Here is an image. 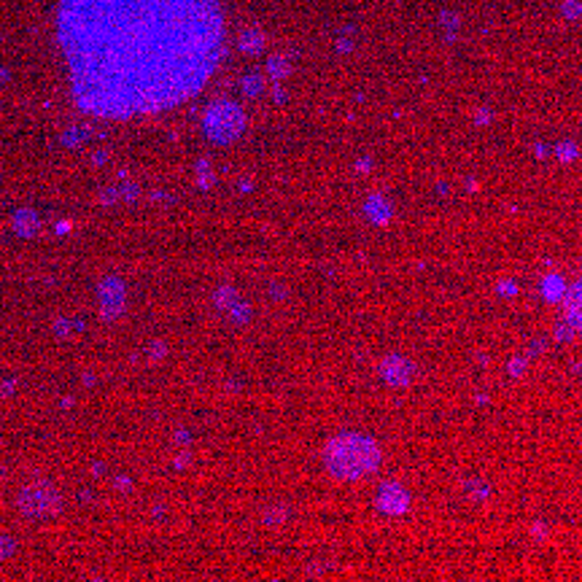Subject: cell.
Instances as JSON below:
<instances>
[{"label":"cell","mask_w":582,"mask_h":582,"mask_svg":"<svg viewBox=\"0 0 582 582\" xmlns=\"http://www.w3.org/2000/svg\"><path fill=\"white\" fill-rule=\"evenodd\" d=\"M57 38L79 108L162 113L203 89L224 55L221 0H60Z\"/></svg>","instance_id":"6da1fadb"},{"label":"cell","mask_w":582,"mask_h":582,"mask_svg":"<svg viewBox=\"0 0 582 582\" xmlns=\"http://www.w3.org/2000/svg\"><path fill=\"white\" fill-rule=\"evenodd\" d=\"M324 466L337 480H359L380 466V447L364 434H337L324 447Z\"/></svg>","instance_id":"7a4b0ae2"},{"label":"cell","mask_w":582,"mask_h":582,"mask_svg":"<svg viewBox=\"0 0 582 582\" xmlns=\"http://www.w3.org/2000/svg\"><path fill=\"white\" fill-rule=\"evenodd\" d=\"M245 113L232 100H218L205 111V135L213 143H232L243 135Z\"/></svg>","instance_id":"3957f363"},{"label":"cell","mask_w":582,"mask_h":582,"mask_svg":"<svg viewBox=\"0 0 582 582\" xmlns=\"http://www.w3.org/2000/svg\"><path fill=\"white\" fill-rule=\"evenodd\" d=\"M16 507L28 517H49V515L60 513L62 499H60L55 486H49V483H30V486L19 491Z\"/></svg>","instance_id":"277c9868"},{"label":"cell","mask_w":582,"mask_h":582,"mask_svg":"<svg viewBox=\"0 0 582 582\" xmlns=\"http://www.w3.org/2000/svg\"><path fill=\"white\" fill-rule=\"evenodd\" d=\"M97 299H100V313H103V318H116V315H122V310H124L127 289H124V284L116 278V275H108V278H103L100 286H97Z\"/></svg>","instance_id":"5b68a950"},{"label":"cell","mask_w":582,"mask_h":582,"mask_svg":"<svg viewBox=\"0 0 582 582\" xmlns=\"http://www.w3.org/2000/svg\"><path fill=\"white\" fill-rule=\"evenodd\" d=\"M380 378L386 380L388 386H393V388H402V386H407L410 380L415 378V364L410 359H405V356H399V353H391V356H386L380 362Z\"/></svg>","instance_id":"8992f818"},{"label":"cell","mask_w":582,"mask_h":582,"mask_svg":"<svg viewBox=\"0 0 582 582\" xmlns=\"http://www.w3.org/2000/svg\"><path fill=\"white\" fill-rule=\"evenodd\" d=\"M380 513L386 515H402L410 507V493L399 483H383L378 491V499H375Z\"/></svg>","instance_id":"52a82bcc"},{"label":"cell","mask_w":582,"mask_h":582,"mask_svg":"<svg viewBox=\"0 0 582 582\" xmlns=\"http://www.w3.org/2000/svg\"><path fill=\"white\" fill-rule=\"evenodd\" d=\"M11 227H14L16 235L33 237V235H38V230H41V216H38V211H33V208H19V211H14V216H11Z\"/></svg>","instance_id":"ba28073f"},{"label":"cell","mask_w":582,"mask_h":582,"mask_svg":"<svg viewBox=\"0 0 582 582\" xmlns=\"http://www.w3.org/2000/svg\"><path fill=\"white\" fill-rule=\"evenodd\" d=\"M564 308H566L569 324L574 326L577 332H582V281L574 284L566 294H564Z\"/></svg>","instance_id":"9c48e42d"},{"label":"cell","mask_w":582,"mask_h":582,"mask_svg":"<svg viewBox=\"0 0 582 582\" xmlns=\"http://www.w3.org/2000/svg\"><path fill=\"white\" fill-rule=\"evenodd\" d=\"M364 211H366V216L372 218L375 224H386V221L391 218V213H393L391 203H388L383 194H372V197L366 200Z\"/></svg>","instance_id":"30bf717a"},{"label":"cell","mask_w":582,"mask_h":582,"mask_svg":"<svg viewBox=\"0 0 582 582\" xmlns=\"http://www.w3.org/2000/svg\"><path fill=\"white\" fill-rule=\"evenodd\" d=\"M84 329V321H79V318H68V315H60L55 321V335L60 340H68L73 337V335H79Z\"/></svg>","instance_id":"8fae6325"},{"label":"cell","mask_w":582,"mask_h":582,"mask_svg":"<svg viewBox=\"0 0 582 582\" xmlns=\"http://www.w3.org/2000/svg\"><path fill=\"white\" fill-rule=\"evenodd\" d=\"M89 130L86 127H68L62 135H60V140H62V146H68V149H79V146H84L86 140H89Z\"/></svg>","instance_id":"7c38bea8"},{"label":"cell","mask_w":582,"mask_h":582,"mask_svg":"<svg viewBox=\"0 0 582 582\" xmlns=\"http://www.w3.org/2000/svg\"><path fill=\"white\" fill-rule=\"evenodd\" d=\"M237 291H235V289H232V286H221V289H216V291H213V305H216L218 310H230L232 305H235V302H237Z\"/></svg>","instance_id":"4fadbf2b"},{"label":"cell","mask_w":582,"mask_h":582,"mask_svg":"<svg viewBox=\"0 0 582 582\" xmlns=\"http://www.w3.org/2000/svg\"><path fill=\"white\" fill-rule=\"evenodd\" d=\"M542 294H544V299H561L566 294V286H564V281L558 275H547L542 281Z\"/></svg>","instance_id":"5bb4252c"},{"label":"cell","mask_w":582,"mask_h":582,"mask_svg":"<svg viewBox=\"0 0 582 582\" xmlns=\"http://www.w3.org/2000/svg\"><path fill=\"white\" fill-rule=\"evenodd\" d=\"M262 46H264V38H262L259 30H248V33H243V38H240V49H243V52L257 55Z\"/></svg>","instance_id":"9a60e30c"},{"label":"cell","mask_w":582,"mask_h":582,"mask_svg":"<svg viewBox=\"0 0 582 582\" xmlns=\"http://www.w3.org/2000/svg\"><path fill=\"white\" fill-rule=\"evenodd\" d=\"M194 173H197V184H200V189H211V186H213L216 176H213V170H211V162H208V160H200L197 167H194Z\"/></svg>","instance_id":"2e32d148"},{"label":"cell","mask_w":582,"mask_h":582,"mask_svg":"<svg viewBox=\"0 0 582 582\" xmlns=\"http://www.w3.org/2000/svg\"><path fill=\"white\" fill-rule=\"evenodd\" d=\"M227 313H230V318L235 324H248V321H251V305L243 302V299H237Z\"/></svg>","instance_id":"e0dca14e"},{"label":"cell","mask_w":582,"mask_h":582,"mask_svg":"<svg viewBox=\"0 0 582 582\" xmlns=\"http://www.w3.org/2000/svg\"><path fill=\"white\" fill-rule=\"evenodd\" d=\"M464 491H466L474 501H483L491 496V488H488V483H483V480H466V483H464Z\"/></svg>","instance_id":"ac0fdd59"},{"label":"cell","mask_w":582,"mask_h":582,"mask_svg":"<svg viewBox=\"0 0 582 582\" xmlns=\"http://www.w3.org/2000/svg\"><path fill=\"white\" fill-rule=\"evenodd\" d=\"M243 92L248 97H257L264 92V79L259 76V73H251V76H245L243 79Z\"/></svg>","instance_id":"d6986e66"},{"label":"cell","mask_w":582,"mask_h":582,"mask_svg":"<svg viewBox=\"0 0 582 582\" xmlns=\"http://www.w3.org/2000/svg\"><path fill=\"white\" fill-rule=\"evenodd\" d=\"M119 194H122V203H135L140 197V186L135 181H127V176H124L122 184H119Z\"/></svg>","instance_id":"ffe728a7"},{"label":"cell","mask_w":582,"mask_h":582,"mask_svg":"<svg viewBox=\"0 0 582 582\" xmlns=\"http://www.w3.org/2000/svg\"><path fill=\"white\" fill-rule=\"evenodd\" d=\"M286 517H289V507L278 504V507H270V510L264 513V523H267V526H281V523H286Z\"/></svg>","instance_id":"44dd1931"},{"label":"cell","mask_w":582,"mask_h":582,"mask_svg":"<svg viewBox=\"0 0 582 582\" xmlns=\"http://www.w3.org/2000/svg\"><path fill=\"white\" fill-rule=\"evenodd\" d=\"M267 70H270V76L275 82H281V79L289 76V62H286L284 57H272L270 62H267Z\"/></svg>","instance_id":"7402d4cb"},{"label":"cell","mask_w":582,"mask_h":582,"mask_svg":"<svg viewBox=\"0 0 582 582\" xmlns=\"http://www.w3.org/2000/svg\"><path fill=\"white\" fill-rule=\"evenodd\" d=\"M122 203V194H119V184H111V186H106V189H100V205H116Z\"/></svg>","instance_id":"603a6c76"},{"label":"cell","mask_w":582,"mask_h":582,"mask_svg":"<svg viewBox=\"0 0 582 582\" xmlns=\"http://www.w3.org/2000/svg\"><path fill=\"white\" fill-rule=\"evenodd\" d=\"M14 553H16V539L9 537V534H0V561L11 558Z\"/></svg>","instance_id":"cb8c5ba5"},{"label":"cell","mask_w":582,"mask_h":582,"mask_svg":"<svg viewBox=\"0 0 582 582\" xmlns=\"http://www.w3.org/2000/svg\"><path fill=\"white\" fill-rule=\"evenodd\" d=\"M146 353H149V362H154V364H157V362H162L164 356H167V345H164L162 340H154Z\"/></svg>","instance_id":"d4e9b609"},{"label":"cell","mask_w":582,"mask_h":582,"mask_svg":"<svg viewBox=\"0 0 582 582\" xmlns=\"http://www.w3.org/2000/svg\"><path fill=\"white\" fill-rule=\"evenodd\" d=\"M526 366H528V356H515L507 369H510V375H513V378H520V375L526 372Z\"/></svg>","instance_id":"484cf974"},{"label":"cell","mask_w":582,"mask_h":582,"mask_svg":"<svg viewBox=\"0 0 582 582\" xmlns=\"http://www.w3.org/2000/svg\"><path fill=\"white\" fill-rule=\"evenodd\" d=\"M571 332H574V326L569 324V321H561V324L555 326V337L561 340V342H564V340H571Z\"/></svg>","instance_id":"4316f807"},{"label":"cell","mask_w":582,"mask_h":582,"mask_svg":"<svg viewBox=\"0 0 582 582\" xmlns=\"http://www.w3.org/2000/svg\"><path fill=\"white\" fill-rule=\"evenodd\" d=\"M555 151H558V157H561L564 162H569V160H574V157H577V149H574L571 143H561Z\"/></svg>","instance_id":"83f0119b"},{"label":"cell","mask_w":582,"mask_h":582,"mask_svg":"<svg viewBox=\"0 0 582 582\" xmlns=\"http://www.w3.org/2000/svg\"><path fill=\"white\" fill-rule=\"evenodd\" d=\"M173 442L181 447H186L191 442V432H186V429H176V432H173Z\"/></svg>","instance_id":"f1b7e54d"},{"label":"cell","mask_w":582,"mask_h":582,"mask_svg":"<svg viewBox=\"0 0 582 582\" xmlns=\"http://www.w3.org/2000/svg\"><path fill=\"white\" fill-rule=\"evenodd\" d=\"M496 291L504 294V297H513V294H517V284H515V281H501V284L496 286Z\"/></svg>","instance_id":"f546056e"},{"label":"cell","mask_w":582,"mask_h":582,"mask_svg":"<svg viewBox=\"0 0 582 582\" xmlns=\"http://www.w3.org/2000/svg\"><path fill=\"white\" fill-rule=\"evenodd\" d=\"M113 486H116V491H122V493H127V491H133V480H130L127 474H119V477L113 480Z\"/></svg>","instance_id":"4dcf8cb0"},{"label":"cell","mask_w":582,"mask_h":582,"mask_svg":"<svg viewBox=\"0 0 582 582\" xmlns=\"http://www.w3.org/2000/svg\"><path fill=\"white\" fill-rule=\"evenodd\" d=\"M173 464H176V469H186L191 464V453L189 450H184V453H178L176 459H173Z\"/></svg>","instance_id":"1f68e13d"},{"label":"cell","mask_w":582,"mask_h":582,"mask_svg":"<svg viewBox=\"0 0 582 582\" xmlns=\"http://www.w3.org/2000/svg\"><path fill=\"white\" fill-rule=\"evenodd\" d=\"M16 391V380L9 378L6 383H0V396H11V393Z\"/></svg>","instance_id":"d6a6232c"},{"label":"cell","mask_w":582,"mask_h":582,"mask_svg":"<svg viewBox=\"0 0 582 582\" xmlns=\"http://www.w3.org/2000/svg\"><path fill=\"white\" fill-rule=\"evenodd\" d=\"M151 200H154V203L173 205V197H170V194H164V191H154V194H151Z\"/></svg>","instance_id":"836d02e7"},{"label":"cell","mask_w":582,"mask_h":582,"mask_svg":"<svg viewBox=\"0 0 582 582\" xmlns=\"http://www.w3.org/2000/svg\"><path fill=\"white\" fill-rule=\"evenodd\" d=\"M474 122H477V124H488V122H491V111H488V108L477 111V113H474Z\"/></svg>","instance_id":"e575fe53"},{"label":"cell","mask_w":582,"mask_h":582,"mask_svg":"<svg viewBox=\"0 0 582 582\" xmlns=\"http://www.w3.org/2000/svg\"><path fill=\"white\" fill-rule=\"evenodd\" d=\"M356 170H359V173H369V170H372V160H369V157L359 160V162H356Z\"/></svg>","instance_id":"d590c367"},{"label":"cell","mask_w":582,"mask_h":582,"mask_svg":"<svg viewBox=\"0 0 582 582\" xmlns=\"http://www.w3.org/2000/svg\"><path fill=\"white\" fill-rule=\"evenodd\" d=\"M70 227H73V224H70L68 218H65V221H57V224H55V232H57V235H68Z\"/></svg>","instance_id":"8d00e7d4"},{"label":"cell","mask_w":582,"mask_h":582,"mask_svg":"<svg viewBox=\"0 0 582 582\" xmlns=\"http://www.w3.org/2000/svg\"><path fill=\"white\" fill-rule=\"evenodd\" d=\"M442 25H445L447 30H453V28H459V19L453 14H442Z\"/></svg>","instance_id":"74e56055"},{"label":"cell","mask_w":582,"mask_h":582,"mask_svg":"<svg viewBox=\"0 0 582 582\" xmlns=\"http://www.w3.org/2000/svg\"><path fill=\"white\" fill-rule=\"evenodd\" d=\"M92 162H95L97 167H103V164L108 162V151H97L95 157H92Z\"/></svg>","instance_id":"f35d334b"},{"label":"cell","mask_w":582,"mask_h":582,"mask_svg":"<svg viewBox=\"0 0 582 582\" xmlns=\"http://www.w3.org/2000/svg\"><path fill=\"white\" fill-rule=\"evenodd\" d=\"M286 294H289V291H286L284 286H281V284H272V297H275V299H284Z\"/></svg>","instance_id":"ab89813d"},{"label":"cell","mask_w":582,"mask_h":582,"mask_svg":"<svg viewBox=\"0 0 582 582\" xmlns=\"http://www.w3.org/2000/svg\"><path fill=\"white\" fill-rule=\"evenodd\" d=\"M92 474H95V477H103V474H106V464H103V461H95V464H92Z\"/></svg>","instance_id":"60d3db41"},{"label":"cell","mask_w":582,"mask_h":582,"mask_svg":"<svg viewBox=\"0 0 582 582\" xmlns=\"http://www.w3.org/2000/svg\"><path fill=\"white\" fill-rule=\"evenodd\" d=\"M237 189H240V191H251V189H254L251 178H240V181H237Z\"/></svg>","instance_id":"b9f144b4"},{"label":"cell","mask_w":582,"mask_h":582,"mask_svg":"<svg viewBox=\"0 0 582 582\" xmlns=\"http://www.w3.org/2000/svg\"><path fill=\"white\" fill-rule=\"evenodd\" d=\"M82 383H84V386H95V375H92V372H84Z\"/></svg>","instance_id":"7bdbcfd3"},{"label":"cell","mask_w":582,"mask_h":582,"mask_svg":"<svg viewBox=\"0 0 582 582\" xmlns=\"http://www.w3.org/2000/svg\"><path fill=\"white\" fill-rule=\"evenodd\" d=\"M151 515H154V517H164V507L162 504H157V507L151 510Z\"/></svg>","instance_id":"ee69618b"},{"label":"cell","mask_w":582,"mask_h":582,"mask_svg":"<svg viewBox=\"0 0 582 582\" xmlns=\"http://www.w3.org/2000/svg\"><path fill=\"white\" fill-rule=\"evenodd\" d=\"M275 100H278V103H284L286 100V95H284V89H281V86H275Z\"/></svg>","instance_id":"f6af8a7d"},{"label":"cell","mask_w":582,"mask_h":582,"mask_svg":"<svg viewBox=\"0 0 582 582\" xmlns=\"http://www.w3.org/2000/svg\"><path fill=\"white\" fill-rule=\"evenodd\" d=\"M474 402H477V405H488V396L486 393H477V396H474Z\"/></svg>","instance_id":"bcb514c9"},{"label":"cell","mask_w":582,"mask_h":582,"mask_svg":"<svg viewBox=\"0 0 582 582\" xmlns=\"http://www.w3.org/2000/svg\"><path fill=\"white\" fill-rule=\"evenodd\" d=\"M542 534H547V531H544L542 523H537V526H534V537H542Z\"/></svg>","instance_id":"7dc6e473"},{"label":"cell","mask_w":582,"mask_h":582,"mask_svg":"<svg viewBox=\"0 0 582 582\" xmlns=\"http://www.w3.org/2000/svg\"><path fill=\"white\" fill-rule=\"evenodd\" d=\"M537 157H547V146H537Z\"/></svg>","instance_id":"c3c4849f"},{"label":"cell","mask_w":582,"mask_h":582,"mask_svg":"<svg viewBox=\"0 0 582 582\" xmlns=\"http://www.w3.org/2000/svg\"><path fill=\"white\" fill-rule=\"evenodd\" d=\"M62 407H73V396H65V399H62Z\"/></svg>","instance_id":"681fc988"},{"label":"cell","mask_w":582,"mask_h":582,"mask_svg":"<svg viewBox=\"0 0 582 582\" xmlns=\"http://www.w3.org/2000/svg\"><path fill=\"white\" fill-rule=\"evenodd\" d=\"M0 480H3V466H0Z\"/></svg>","instance_id":"f907efd6"}]
</instances>
